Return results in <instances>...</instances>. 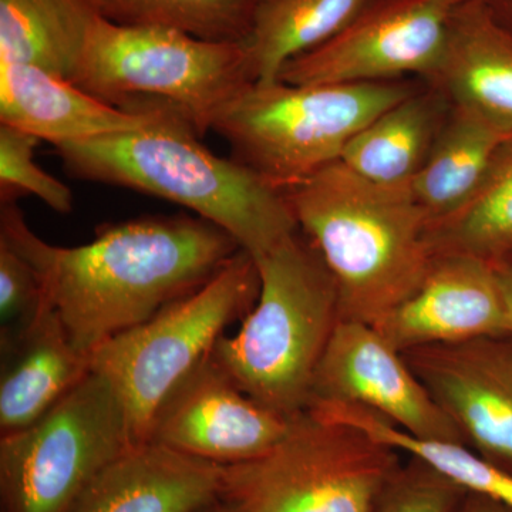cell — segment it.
I'll return each instance as SVG.
<instances>
[{
  "mask_svg": "<svg viewBox=\"0 0 512 512\" xmlns=\"http://www.w3.org/2000/svg\"><path fill=\"white\" fill-rule=\"evenodd\" d=\"M0 238L29 259L45 305L86 356L211 281L242 251L197 215H144L100 225L79 247L47 244L18 201H0Z\"/></svg>",
  "mask_w": 512,
  "mask_h": 512,
  "instance_id": "obj_1",
  "label": "cell"
},
{
  "mask_svg": "<svg viewBox=\"0 0 512 512\" xmlns=\"http://www.w3.org/2000/svg\"><path fill=\"white\" fill-rule=\"evenodd\" d=\"M485 3L493 10L495 18L512 33V0H485Z\"/></svg>",
  "mask_w": 512,
  "mask_h": 512,
  "instance_id": "obj_31",
  "label": "cell"
},
{
  "mask_svg": "<svg viewBox=\"0 0 512 512\" xmlns=\"http://www.w3.org/2000/svg\"><path fill=\"white\" fill-rule=\"evenodd\" d=\"M380 0H259L245 46L255 82L274 80L293 57L322 46Z\"/></svg>",
  "mask_w": 512,
  "mask_h": 512,
  "instance_id": "obj_22",
  "label": "cell"
},
{
  "mask_svg": "<svg viewBox=\"0 0 512 512\" xmlns=\"http://www.w3.org/2000/svg\"><path fill=\"white\" fill-rule=\"evenodd\" d=\"M251 82L245 42H207L173 29L117 25L99 15L72 83L123 110L138 100L164 101L202 137Z\"/></svg>",
  "mask_w": 512,
  "mask_h": 512,
  "instance_id": "obj_6",
  "label": "cell"
},
{
  "mask_svg": "<svg viewBox=\"0 0 512 512\" xmlns=\"http://www.w3.org/2000/svg\"><path fill=\"white\" fill-rule=\"evenodd\" d=\"M259 288L254 258L239 251L198 291L94 350L90 366L119 394L137 444L168 393L254 308Z\"/></svg>",
  "mask_w": 512,
  "mask_h": 512,
  "instance_id": "obj_8",
  "label": "cell"
},
{
  "mask_svg": "<svg viewBox=\"0 0 512 512\" xmlns=\"http://www.w3.org/2000/svg\"><path fill=\"white\" fill-rule=\"evenodd\" d=\"M97 16L92 0H0V62L73 82Z\"/></svg>",
  "mask_w": 512,
  "mask_h": 512,
  "instance_id": "obj_21",
  "label": "cell"
},
{
  "mask_svg": "<svg viewBox=\"0 0 512 512\" xmlns=\"http://www.w3.org/2000/svg\"><path fill=\"white\" fill-rule=\"evenodd\" d=\"M101 18L178 30L207 42H247L259 0H92Z\"/></svg>",
  "mask_w": 512,
  "mask_h": 512,
  "instance_id": "obj_25",
  "label": "cell"
},
{
  "mask_svg": "<svg viewBox=\"0 0 512 512\" xmlns=\"http://www.w3.org/2000/svg\"><path fill=\"white\" fill-rule=\"evenodd\" d=\"M450 106L439 87L424 82L360 130L340 161L372 183L410 185L429 158Z\"/></svg>",
  "mask_w": 512,
  "mask_h": 512,
  "instance_id": "obj_19",
  "label": "cell"
},
{
  "mask_svg": "<svg viewBox=\"0 0 512 512\" xmlns=\"http://www.w3.org/2000/svg\"><path fill=\"white\" fill-rule=\"evenodd\" d=\"M402 453L306 409L248 463L225 467L222 497L239 512H370Z\"/></svg>",
  "mask_w": 512,
  "mask_h": 512,
  "instance_id": "obj_7",
  "label": "cell"
},
{
  "mask_svg": "<svg viewBox=\"0 0 512 512\" xmlns=\"http://www.w3.org/2000/svg\"><path fill=\"white\" fill-rule=\"evenodd\" d=\"M373 326L400 352L508 336L493 262L464 254H434L419 286Z\"/></svg>",
  "mask_w": 512,
  "mask_h": 512,
  "instance_id": "obj_14",
  "label": "cell"
},
{
  "mask_svg": "<svg viewBox=\"0 0 512 512\" xmlns=\"http://www.w3.org/2000/svg\"><path fill=\"white\" fill-rule=\"evenodd\" d=\"M200 138L163 101L146 126L55 148L70 177L181 205L224 229L254 259L298 231L284 191L234 158L212 153Z\"/></svg>",
  "mask_w": 512,
  "mask_h": 512,
  "instance_id": "obj_2",
  "label": "cell"
},
{
  "mask_svg": "<svg viewBox=\"0 0 512 512\" xmlns=\"http://www.w3.org/2000/svg\"><path fill=\"white\" fill-rule=\"evenodd\" d=\"M291 420L242 392L210 353L165 397L147 441L218 466H237L271 450Z\"/></svg>",
  "mask_w": 512,
  "mask_h": 512,
  "instance_id": "obj_12",
  "label": "cell"
},
{
  "mask_svg": "<svg viewBox=\"0 0 512 512\" xmlns=\"http://www.w3.org/2000/svg\"><path fill=\"white\" fill-rule=\"evenodd\" d=\"M308 409L325 419L349 424L404 456L429 464L467 494L483 495L512 508V474L485 460L467 444L421 439L356 404L313 403Z\"/></svg>",
  "mask_w": 512,
  "mask_h": 512,
  "instance_id": "obj_23",
  "label": "cell"
},
{
  "mask_svg": "<svg viewBox=\"0 0 512 512\" xmlns=\"http://www.w3.org/2000/svg\"><path fill=\"white\" fill-rule=\"evenodd\" d=\"M429 84L512 136V33L485 0L457 3L439 72Z\"/></svg>",
  "mask_w": 512,
  "mask_h": 512,
  "instance_id": "obj_17",
  "label": "cell"
},
{
  "mask_svg": "<svg viewBox=\"0 0 512 512\" xmlns=\"http://www.w3.org/2000/svg\"><path fill=\"white\" fill-rule=\"evenodd\" d=\"M284 192L335 281L342 319L376 325L419 286L433 252L410 185L372 183L339 160Z\"/></svg>",
  "mask_w": 512,
  "mask_h": 512,
  "instance_id": "obj_3",
  "label": "cell"
},
{
  "mask_svg": "<svg viewBox=\"0 0 512 512\" xmlns=\"http://www.w3.org/2000/svg\"><path fill=\"white\" fill-rule=\"evenodd\" d=\"M254 261V308L211 356L242 392L291 419L308 409L313 376L342 320L338 288L301 229Z\"/></svg>",
  "mask_w": 512,
  "mask_h": 512,
  "instance_id": "obj_4",
  "label": "cell"
},
{
  "mask_svg": "<svg viewBox=\"0 0 512 512\" xmlns=\"http://www.w3.org/2000/svg\"><path fill=\"white\" fill-rule=\"evenodd\" d=\"M323 402L365 407L421 439L466 444L403 353L370 323L342 319L336 326L313 376L309 406Z\"/></svg>",
  "mask_w": 512,
  "mask_h": 512,
  "instance_id": "obj_11",
  "label": "cell"
},
{
  "mask_svg": "<svg viewBox=\"0 0 512 512\" xmlns=\"http://www.w3.org/2000/svg\"><path fill=\"white\" fill-rule=\"evenodd\" d=\"M39 138L0 124V201L36 197L59 214L73 210V191L35 161Z\"/></svg>",
  "mask_w": 512,
  "mask_h": 512,
  "instance_id": "obj_26",
  "label": "cell"
},
{
  "mask_svg": "<svg viewBox=\"0 0 512 512\" xmlns=\"http://www.w3.org/2000/svg\"><path fill=\"white\" fill-rule=\"evenodd\" d=\"M136 444L119 394L90 370L35 423L0 437L5 512H69L94 478Z\"/></svg>",
  "mask_w": 512,
  "mask_h": 512,
  "instance_id": "obj_9",
  "label": "cell"
},
{
  "mask_svg": "<svg viewBox=\"0 0 512 512\" xmlns=\"http://www.w3.org/2000/svg\"><path fill=\"white\" fill-rule=\"evenodd\" d=\"M458 512H512V508L483 495L467 494Z\"/></svg>",
  "mask_w": 512,
  "mask_h": 512,
  "instance_id": "obj_30",
  "label": "cell"
},
{
  "mask_svg": "<svg viewBox=\"0 0 512 512\" xmlns=\"http://www.w3.org/2000/svg\"><path fill=\"white\" fill-rule=\"evenodd\" d=\"M466 491L429 464L407 457L370 512H458Z\"/></svg>",
  "mask_w": 512,
  "mask_h": 512,
  "instance_id": "obj_27",
  "label": "cell"
},
{
  "mask_svg": "<svg viewBox=\"0 0 512 512\" xmlns=\"http://www.w3.org/2000/svg\"><path fill=\"white\" fill-rule=\"evenodd\" d=\"M460 0H380L340 35L293 57L276 79L289 84L434 79Z\"/></svg>",
  "mask_w": 512,
  "mask_h": 512,
  "instance_id": "obj_10",
  "label": "cell"
},
{
  "mask_svg": "<svg viewBox=\"0 0 512 512\" xmlns=\"http://www.w3.org/2000/svg\"><path fill=\"white\" fill-rule=\"evenodd\" d=\"M161 103L140 100L123 110L39 67L0 62V124L55 147L146 126Z\"/></svg>",
  "mask_w": 512,
  "mask_h": 512,
  "instance_id": "obj_15",
  "label": "cell"
},
{
  "mask_svg": "<svg viewBox=\"0 0 512 512\" xmlns=\"http://www.w3.org/2000/svg\"><path fill=\"white\" fill-rule=\"evenodd\" d=\"M90 370V357L74 348L59 316L46 306L25 335L2 349V434L35 423L72 392Z\"/></svg>",
  "mask_w": 512,
  "mask_h": 512,
  "instance_id": "obj_18",
  "label": "cell"
},
{
  "mask_svg": "<svg viewBox=\"0 0 512 512\" xmlns=\"http://www.w3.org/2000/svg\"><path fill=\"white\" fill-rule=\"evenodd\" d=\"M42 284L22 252L0 238V346L25 335L45 311Z\"/></svg>",
  "mask_w": 512,
  "mask_h": 512,
  "instance_id": "obj_28",
  "label": "cell"
},
{
  "mask_svg": "<svg viewBox=\"0 0 512 512\" xmlns=\"http://www.w3.org/2000/svg\"><path fill=\"white\" fill-rule=\"evenodd\" d=\"M434 254H464L495 262L512 254V136L487 174L453 215L429 228Z\"/></svg>",
  "mask_w": 512,
  "mask_h": 512,
  "instance_id": "obj_24",
  "label": "cell"
},
{
  "mask_svg": "<svg viewBox=\"0 0 512 512\" xmlns=\"http://www.w3.org/2000/svg\"><path fill=\"white\" fill-rule=\"evenodd\" d=\"M510 137L473 111L451 103L429 158L410 184L430 227L473 197L495 154Z\"/></svg>",
  "mask_w": 512,
  "mask_h": 512,
  "instance_id": "obj_20",
  "label": "cell"
},
{
  "mask_svg": "<svg viewBox=\"0 0 512 512\" xmlns=\"http://www.w3.org/2000/svg\"><path fill=\"white\" fill-rule=\"evenodd\" d=\"M423 84L258 80L225 104L211 131L227 141L231 158L286 191L339 161L360 130Z\"/></svg>",
  "mask_w": 512,
  "mask_h": 512,
  "instance_id": "obj_5",
  "label": "cell"
},
{
  "mask_svg": "<svg viewBox=\"0 0 512 512\" xmlns=\"http://www.w3.org/2000/svg\"><path fill=\"white\" fill-rule=\"evenodd\" d=\"M468 447L512 474V336L402 352Z\"/></svg>",
  "mask_w": 512,
  "mask_h": 512,
  "instance_id": "obj_13",
  "label": "cell"
},
{
  "mask_svg": "<svg viewBox=\"0 0 512 512\" xmlns=\"http://www.w3.org/2000/svg\"><path fill=\"white\" fill-rule=\"evenodd\" d=\"M507 312V335L512 336V254L493 262Z\"/></svg>",
  "mask_w": 512,
  "mask_h": 512,
  "instance_id": "obj_29",
  "label": "cell"
},
{
  "mask_svg": "<svg viewBox=\"0 0 512 512\" xmlns=\"http://www.w3.org/2000/svg\"><path fill=\"white\" fill-rule=\"evenodd\" d=\"M460 2H463V0H460Z\"/></svg>",
  "mask_w": 512,
  "mask_h": 512,
  "instance_id": "obj_33",
  "label": "cell"
},
{
  "mask_svg": "<svg viewBox=\"0 0 512 512\" xmlns=\"http://www.w3.org/2000/svg\"><path fill=\"white\" fill-rule=\"evenodd\" d=\"M198 512H239L234 505L229 504L228 501H225L224 498H220V500L215 501L208 505V507L202 508L201 511Z\"/></svg>",
  "mask_w": 512,
  "mask_h": 512,
  "instance_id": "obj_32",
  "label": "cell"
},
{
  "mask_svg": "<svg viewBox=\"0 0 512 512\" xmlns=\"http://www.w3.org/2000/svg\"><path fill=\"white\" fill-rule=\"evenodd\" d=\"M225 467L136 444L104 468L69 512H198L224 491Z\"/></svg>",
  "mask_w": 512,
  "mask_h": 512,
  "instance_id": "obj_16",
  "label": "cell"
}]
</instances>
